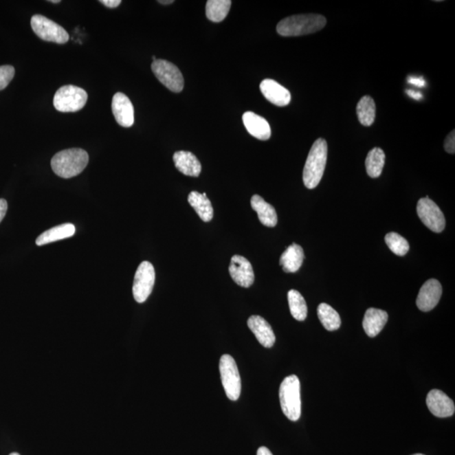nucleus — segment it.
I'll return each instance as SVG.
<instances>
[{
    "label": "nucleus",
    "mask_w": 455,
    "mask_h": 455,
    "mask_svg": "<svg viewBox=\"0 0 455 455\" xmlns=\"http://www.w3.org/2000/svg\"><path fill=\"white\" fill-rule=\"evenodd\" d=\"M158 2L159 3H162V5H171V3H174L173 0H166V1H164V0H159V1Z\"/></svg>",
    "instance_id": "nucleus-37"
},
{
    "label": "nucleus",
    "mask_w": 455,
    "mask_h": 455,
    "mask_svg": "<svg viewBox=\"0 0 455 455\" xmlns=\"http://www.w3.org/2000/svg\"><path fill=\"white\" fill-rule=\"evenodd\" d=\"M357 115L362 125L369 126L374 123L376 106L372 97L368 96L362 97L357 105Z\"/></svg>",
    "instance_id": "nucleus-24"
},
{
    "label": "nucleus",
    "mask_w": 455,
    "mask_h": 455,
    "mask_svg": "<svg viewBox=\"0 0 455 455\" xmlns=\"http://www.w3.org/2000/svg\"><path fill=\"white\" fill-rule=\"evenodd\" d=\"M413 455H424V454H413Z\"/></svg>",
    "instance_id": "nucleus-41"
},
{
    "label": "nucleus",
    "mask_w": 455,
    "mask_h": 455,
    "mask_svg": "<svg viewBox=\"0 0 455 455\" xmlns=\"http://www.w3.org/2000/svg\"><path fill=\"white\" fill-rule=\"evenodd\" d=\"M173 160L175 167L182 174L188 175V177H199L201 165L199 159L192 153L189 151L175 152Z\"/></svg>",
    "instance_id": "nucleus-18"
},
{
    "label": "nucleus",
    "mask_w": 455,
    "mask_h": 455,
    "mask_svg": "<svg viewBox=\"0 0 455 455\" xmlns=\"http://www.w3.org/2000/svg\"><path fill=\"white\" fill-rule=\"evenodd\" d=\"M230 0H208L206 5V16L208 20L219 23L225 20L230 12Z\"/></svg>",
    "instance_id": "nucleus-27"
},
{
    "label": "nucleus",
    "mask_w": 455,
    "mask_h": 455,
    "mask_svg": "<svg viewBox=\"0 0 455 455\" xmlns=\"http://www.w3.org/2000/svg\"><path fill=\"white\" fill-rule=\"evenodd\" d=\"M406 94L410 97H412L414 100H419L423 98V94H421V92L412 91V89H408V91H406Z\"/></svg>",
    "instance_id": "nucleus-35"
},
{
    "label": "nucleus",
    "mask_w": 455,
    "mask_h": 455,
    "mask_svg": "<svg viewBox=\"0 0 455 455\" xmlns=\"http://www.w3.org/2000/svg\"><path fill=\"white\" fill-rule=\"evenodd\" d=\"M427 406L432 415L440 419L453 416L455 411L454 401L439 390H432L428 393Z\"/></svg>",
    "instance_id": "nucleus-13"
},
{
    "label": "nucleus",
    "mask_w": 455,
    "mask_h": 455,
    "mask_svg": "<svg viewBox=\"0 0 455 455\" xmlns=\"http://www.w3.org/2000/svg\"><path fill=\"white\" fill-rule=\"evenodd\" d=\"M153 73L159 82L170 89L179 93L184 88V78L177 66L164 59H157L151 65Z\"/></svg>",
    "instance_id": "nucleus-8"
},
{
    "label": "nucleus",
    "mask_w": 455,
    "mask_h": 455,
    "mask_svg": "<svg viewBox=\"0 0 455 455\" xmlns=\"http://www.w3.org/2000/svg\"><path fill=\"white\" fill-rule=\"evenodd\" d=\"M249 329L264 348H270L274 345L276 337L270 324L262 316L252 315L247 322Z\"/></svg>",
    "instance_id": "nucleus-16"
},
{
    "label": "nucleus",
    "mask_w": 455,
    "mask_h": 455,
    "mask_svg": "<svg viewBox=\"0 0 455 455\" xmlns=\"http://www.w3.org/2000/svg\"><path fill=\"white\" fill-rule=\"evenodd\" d=\"M445 149L449 154L454 155L455 152V133L454 130L450 132L445 141Z\"/></svg>",
    "instance_id": "nucleus-31"
},
{
    "label": "nucleus",
    "mask_w": 455,
    "mask_h": 455,
    "mask_svg": "<svg viewBox=\"0 0 455 455\" xmlns=\"http://www.w3.org/2000/svg\"><path fill=\"white\" fill-rule=\"evenodd\" d=\"M31 25L36 36L46 42L65 44L69 40V33L65 28L41 14L32 16Z\"/></svg>",
    "instance_id": "nucleus-7"
},
{
    "label": "nucleus",
    "mask_w": 455,
    "mask_h": 455,
    "mask_svg": "<svg viewBox=\"0 0 455 455\" xmlns=\"http://www.w3.org/2000/svg\"><path fill=\"white\" fill-rule=\"evenodd\" d=\"M74 234H76V227L72 223H63V225L45 231L36 238V244L41 246L53 243L55 241L72 237Z\"/></svg>",
    "instance_id": "nucleus-22"
},
{
    "label": "nucleus",
    "mask_w": 455,
    "mask_h": 455,
    "mask_svg": "<svg viewBox=\"0 0 455 455\" xmlns=\"http://www.w3.org/2000/svg\"><path fill=\"white\" fill-rule=\"evenodd\" d=\"M16 70L13 66H0V91L8 87L10 81L13 80Z\"/></svg>",
    "instance_id": "nucleus-30"
},
{
    "label": "nucleus",
    "mask_w": 455,
    "mask_h": 455,
    "mask_svg": "<svg viewBox=\"0 0 455 455\" xmlns=\"http://www.w3.org/2000/svg\"><path fill=\"white\" fill-rule=\"evenodd\" d=\"M10 455H20V454H19L17 453H12V454H10Z\"/></svg>",
    "instance_id": "nucleus-40"
},
{
    "label": "nucleus",
    "mask_w": 455,
    "mask_h": 455,
    "mask_svg": "<svg viewBox=\"0 0 455 455\" xmlns=\"http://www.w3.org/2000/svg\"><path fill=\"white\" fill-rule=\"evenodd\" d=\"M441 283L436 279H429L420 289L417 298V305L420 311L428 312L434 309L442 296Z\"/></svg>",
    "instance_id": "nucleus-12"
},
{
    "label": "nucleus",
    "mask_w": 455,
    "mask_h": 455,
    "mask_svg": "<svg viewBox=\"0 0 455 455\" xmlns=\"http://www.w3.org/2000/svg\"><path fill=\"white\" fill-rule=\"evenodd\" d=\"M49 2L53 3H60L61 1H60V0H50Z\"/></svg>",
    "instance_id": "nucleus-38"
},
{
    "label": "nucleus",
    "mask_w": 455,
    "mask_h": 455,
    "mask_svg": "<svg viewBox=\"0 0 455 455\" xmlns=\"http://www.w3.org/2000/svg\"><path fill=\"white\" fill-rule=\"evenodd\" d=\"M115 121L124 128H130L134 123V108L129 97L118 92L115 94L111 103Z\"/></svg>",
    "instance_id": "nucleus-14"
},
{
    "label": "nucleus",
    "mask_w": 455,
    "mask_h": 455,
    "mask_svg": "<svg viewBox=\"0 0 455 455\" xmlns=\"http://www.w3.org/2000/svg\"><path fill=\"white\" fill-rule=\"evenodd\" d=\"M252 210L257 212L260 222L267 227H275L278 223V215L275 208L267 203L262 197L254 195L252 197Z\"/></svg>",
    "instance_id": "nucleus-21"
},
{
    "label": "nucleus",
    "mask_w": 455,
    "mask_h": 455,
    "mask_svg": "<svg viewBox=\"0 0 455 455\" xmlns=\"http://www.w3.org/2000/svg\"><path fill=\"white\" fill-rule=\"evenodd\" d=\"M152 58H153V60H154V62L157 60V59H156L155 56H153Z\"/></svg>",
    "instance_id": "nucleus-39"
},
{
    "label": "nucleus",
    "mask_w": 455,
    "mask_h": 455,
    "mask_svg": "<svg viewBox=\"0 0 455 455\" xmlns=\"http://www.w3.org/2000/svg\"><path fill=\"white\" fill-rule=\"evenodd\" d=\"M327 153V143L324 139L317 140L312 145L303 171V181L307 188H315L322 181L326 169Z\"/></svg>",
    "instance_id": "nucleus-3"
},
{
    "label": "nucleus",
    "mask_w": 455,
    "mask_h": 455,
    "mask_svg": "<svg viewBox=\"0 0 455 455\" xmlns=\"http://www.w3.org/2000/svg\"><path fill=\"white\" fill-rule=\"evenodd\" d=\"M417 212L421 222L429 230L435 233H441L445 230L446 225L445 215L438 205L428 197H423L419 201Z\"/></svg>",
    "instance_id": "nucleus-10"
},
{
    "label": "nucleus",
    "mask_w": 455,
    "mask_h": 455,
    "mask_svg": "<svg viewBox=\"0 0 455 455\" xmlns=\"http://www.w3.org/2000/svg\"><path fill=\"white\" fill-rule=\"evenodd\" d=\"M387 312L382 309L369 308L365 313L363 327L365 333L370 337H375L379 334L385 327L387 322Z\"/></svg>",
    "instance_id": "nucleus-19"
},
{
    "label": "nucleus",
    "mask_w": 455,
    "mask_h": 455,
    "mask_svg": "<svg viewBox=\"0 0 455 455\" xmlns=\"http://www.w3.org/2000/svg\"><path fill=\"white\" fill-rule=\"evenodd\" d=\"M88 163V153L84 149L76 148L58 152L52 159L51 166L59 177L69 179L80 175Z\"/></svg>",
    "instance_id": "nucleus-2"
},
{
    "label": "nucleus",
    "mask_w": 455,
    "mask_h": 455,
    "mask_svg": "<svg viewBox=\"0 0 455 455\" xmlns=\"http://www.w3.org/2000/svg\"><path fill=\"white\" fill-rule=\"evenodd\" d=\"M87 99L85 89L74 85H65L56 92L54 106L60 113H76L85 106Z\"/></svg>",
    "instance_id": "nucleus-5"
},
{
    "label": "nucleus",
    "mask_w": 455,
    "mask_h": 455,
    "mask_svg": "<svg viewBox=\"0 0 455 455\" xmlns=\"http://www.w3.org/2000/svg\"><path fill=\"white\" fill-rule=\"evenodd\" d=\"M229 271L238 286L249 288L254 283L255 274L252 263L244 256L234 255L231 258Z\"/></svg>",
    "instance_id": "nucleus-11"
},
{
    "label": "nucleus",
    "mask_w": 455,
    "mask_h": 455,
    "mask_svg": "<svg viewBox=\"0 0 455 455\" xmlns=\"http://www.w3.org/2000/svg\"><path fill=\"white\" fill-rule=\"evenodd\" d=\"M242 119H243L246 130L252 136L260 140L270 139L271 135V128L266 119L252 113V111H246Z\"/></svg>",
    "instance_id": "nucleus-17"
},
{
    "label": "nucleus",
    "mask_w": 455,
    "mask_h": 455,
    "mask_svg": "<svg viewBox=\"0 0 455 455\" xmlns=\"http://www.w3.org/2000/svg\"><path fill=\"white\" fill-rule=\"evenodd\" d=\"M155 282V267L151 263L143 262L137 267L134 277L133 293L134 300L142 304L151 296Z\"/></svg>",
    "instance_id": "nucleus-9"
},
{
    "label": "nucleus",
    "mask_w": 455,
    "mask_h": 455,
    "mask_svg": "<svg viewBox=\"0 0 455 455\" xmlns=\"http://www.w3.org/2000/svg\"><path fill=\"white\" fill-rule=\"evenodd\" d=\"M288 300L291 315L298 322H304L308 314L307 304L304 297L298 291L292 289L288 293Z\"/></svg>",
    "instance_id": "nucleus-28"
},
{
    "label": "nucleus",
    "mask_w": 455,
    "mask_h": 455,
    "mask_svg": "<svg viewBox=\"0 0 455 455\" xmlns=\"http://www.w3.org/2000/svg\"><path fill=\"white\" fill-rule=\"evenodd\" d=\"M385 240L388 247L395 255L403 256L409 252L410 245L408 241L397 233L390 232L387 234Z\"/></svg>",
    "instance_id": "nucleus-29"
},
{
    "label": "nucleus",
    "mask_w": 455,
    "mask_h": 455,
    "mask_svg": "<svg viewBox=\"0 0 455 455\" xmlns=\"http://www.w3.org/2000/svg\"><path fill=\"white\" fill-rule=\"evenodd\" d=\"M320 322L327 331H337L340 328L342 320L340 315L335 309L327 304H320L317 309Z\"/></svg>",
    "instance_id": "nucleus-26"
},
{
    "label": "nucleus",
    "mask_w": 455,
    "mask_h": 455,
    "mask_svg": "<svg viewBox=\"0 0 455 455\" xmlns=\"http://www.w3.org/2000/svg\"><path fill=\"white\" fill-rule=\"evenodd\" d=\"M281 408L290 421H296L301 416L300 382L296 375L286 377L279 389Z\"/></svg>",
    "instance_id": "nucleus-4"
},
{
    "label": "nucleus",
    "mask_w": 455,
    "mask_h": 455,
    "mask_svg": "<svg viewBox=\"0 0 455 455\" xmlns=\"http://www.w3.org/2000/svg\"><path fill=\"white\" fill-rule=\"evenodd\" d=\"M385 152L380 148H374L368 152L365 166L367 173L371 178H378L385 166Z\"/></svg>",
    "instance_id": "nucleus-25"
},
{
    "label": "nucleus",
    "mask_w": 455,
    "mask_h": 455,
    "mask_svg": "<svg viewBox=\"0 0 455 455\" xmlns=\"http://www.w3.org/2000/svg\"><path fill=\"white\" fill-rule=\"evenodd\" d=\"M100 3H103L108 8L113 9L120 5L122 1L121 0H100Z\"/></svg>",
    "instance_id": "nucleus-33"
},
{
    "label": "nucleus",
    "mask_w": 455,
    "mask_h": 455,
    "mask_svg": "<svg viewBox=\"0 0 455 455\" xmlns=\"http://www.w3.org/2000/svg\"><path fill=\"white\" fill-rule=\"evenodd\" d=\"M7 210H8V203L6 200L0 199V223L5 217Z\"/></svg>",
    "instance_id": "nucleus-34"
},
{
    "label": "nucleus",
    "mask_w": 455,
    "mask_h": 455,
    "mask_svg": "<svg viewBox=\"0 0 455 455\" xmlns=\"http://www.w3.org/2000/svg\"><path fill=\"white\" fill-rule=\"evenodd\" d=\"M219 371L227 397L237 401L241 392V379L236 361L230 355L225 354L219 362Z\"/></svg>",
    "instance_id": "nucleus-6"
},
{
    "label": "nucleus",
    "mask_w": 455,
    "mask_h": 455,
    "mask_svg": "<svg viewBox=\"0 0 455 455\" xmlns=\"http://www.w3.org/2000/svg\"><path fill=\"white\" fill-rule=\"evenodd\" d=\"M260 91L268 102L278 107L288 106L291 102L289 89L274 80H264L260 85Z\"/></svg>",
    "instance_id": "nucleus-15"
},
{
    "label": "nucleus",
    "mask_w": 455,
    "mask_h": 455,
    "mask_svg": "<svg viewBox=\"0 0 455 455\" xmlns=\"http://www.w3.org/2000/svg\"><path fill=\"white\" fill-rule=\"evenodd\" d=\"M408 81L409 84L415 85L417 87L423 88L426 85V81L423 77H409Z\"/></svg>",
    "instance_id": "nucleus-32"
},
{
    "label": "nucleus",
    "mask_w": 455,
    "mask_h": 455,
    "mask_svg": "<svg viewBox=\"0 0 455 455\" xmlns=\"http://www.w3.org/2000/svg\"><path fill=\"white\" fill-rule=\"evenodd\" d=\"M188 203L203 222L211 221L214 217V208H212L211 201L208 199L206 193L192 192L188 196Z\"/></svg>",
    "instance_id": "nucleus-23"
},
{
    "label": "nucleus",
    "mask_w": 455,
    "mask_h": 455,
    "mask_svg": "<svg viewBox=\"0 0 455 455\" xmlns=\"http://www.w3.org/2000/svg\"><path fill=\"white\" fill-rule=\"evenodd\" d=\"M256 455H274L271 454V451L267 449V447H260L258 450H257Z\"/></svg>",
    "instance_id": "nucleus-36"
},
{
    "label": "nucleus",
    "mask_w": 455,
    "mask_h": 455,
    "mask_svg": "<svg viewBox=\"0 0 455 455\" xmlns=\"http://www.w3.org/2000/svg\"><path fill=\"white\" fill-rule=\"evenodd\" d=\"M304 259L303 248L300 245L293 243L286 249L280 257L282 270L287 274H293L300 270Z\"/></svg>",
    "instance_id": "nucleus-20"
},
{
    "label": "nucleus",
    "mask_w": 455,
    "mask_h": 455,
    "mask_svg": "<svg viewBox=\"0 0 455 455\" xmlns=\"http://www.w3.org/2000/svg\"><path fill=\"white\" fill-rule=\"evenodd\" d=\"M326 25L322 14H297L283 19L277 25V32L282 36H298L318 32Z\"/></svg>",
    "instance_id": "nucleus-1"
}]
</instances>
